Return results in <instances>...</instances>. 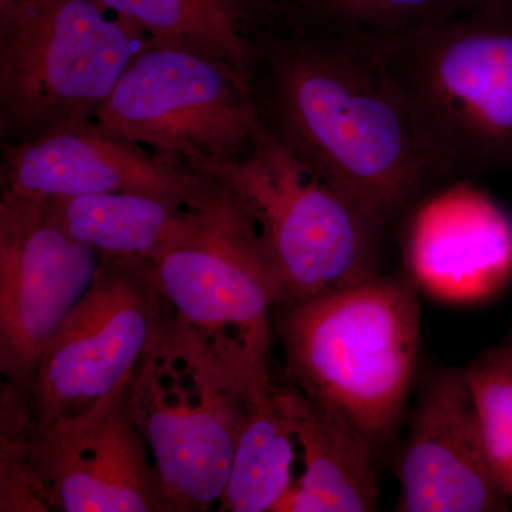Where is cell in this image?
<instances>
[{
  "label": "cell",
  "mask_w": 512,
  "mask_h": 512,
  "mask_svg": "<svg viewBox=\"0 0 512 512\" xmlns=\"http://www.w3.org/2000/svg\"><path fill=\"white\" fill-rule=\"evenodd\" d=\"M276 309L289 384L345 417L376 448L392 439L419 359L414 282L379 274Z\"/></svg>",
  "instance_id": "2"
},
{
  "label": "cell",
  "mask_w": 512,
  "mask_h": 512,
  "mask_svg": "<svg viewBox=\"0 0 512 512\" xmlns=\"http://www.w3.org/2000/svg\"><path fill=\"white\" fill-rule=\"evenodd\" d=\"M93 121L192 167L242 156L261 127L247 74L200 50L156 42L131 60Z\"/></svg>",
  "instance_id": "8"
},
{
  "label": "cell",
  "mask_w": 512,
  "mask_h": 512,
  "mask_svg": "<svg viewBox=\"0 0 512 512\" xmlns=\"http://www.w3.org/2000/svg\"><path fill=\"white\" fill-rule=\"evenodd\" d=\"M366 40L454 177L512 170V0Z\"/></svg>",
  "instance_id": "3"
},
{
  "label": "cell",
  "mask_w": 512,
  "mask_h": 512,
  "mask_svg": "<svg viewBox=\"0 0 512 512\" xmlns=\"http://www.w3.org/2000/svg\"><path fill=\"white\" fill-rule=\"evenodd\" d=\"M303 2H306V0H279L282 16H285L286 13H289L291 10L298 8V6L302 5Z\"/></svg>",
  "instance_id": "22"
},
{
  "label": "cell",
  "mask_w": 512,
  "mask_h": 512,
  "mask_svg": "<svg viewBox=\"0 0 512 512\" xmlns=\"http://www.w3.org/2000/svg\"><path fill=\"white\" fill-rule=\"evenodd\" d=\"M148 42L200 50L225 60L252 82L254 43L211 0H93Z\"/></svg>",
  "instance_id": "17"
},
{
  "label": "cell",
  "mask_w": 512,
  "mask_h": 512,
  "mask_svg": "<svg viewBox=\"0 0 512 512\" xmlns=\"http://www.w3.org/2000/svg\"><path fill=\"white\" fill-rule=\"evenodd\" d=\"M25 389L6 384L0 417V511H50L40 490L32 460L30 440L37 426L35 410L28 406Z\"/></svg>",
  "instance_id": "20"
},
{
  "label": "cell",
  "mask_w": 512,
  "mask_h": 512,
  "mask_svg": "<svg viewBox=\"0 0 512 512\" xmlns=\"http://www.w3.org/2000/svg\"><path fill=\"white\" fill-rule=\"evenodd\" d=\"M485 0H306L282 19L285 28L382 39L443 22Z\"/></svg>",
  "instance_id": "18"
},
{
  "label": "cell",
  "mask_w": 512,
  "mask_h": 512,
  "mask_svg": "<svg viewBox=\"0 0 512 512\" xmlns=\"http://www.w3.org/2000/svg\"><path fill=\"white\" fill-rule=\"evenodd\" d=\"M505 340H508V342H512V329H511L510 335H508V338Z\"/></svg>",
  "instance_id": "23"
},
{
  "label": "cell",
  "mask_w": 512,
  "mask_h": 512,
  "mask_svg": "<svg viewBox=\"0 0 512 512\" xmlns=\"http://www.w3.org/2000/svg\"><path fill=\"white\" fill-rule=\"evenodd\" d=\"M195 168L220 180L254 221L278 284V306L379 275L382 225L303 164L262 121L242 156Z\"/></svg>",
  "instance_id": "5"
},
{
  "label": "cell",
  "mask_w": 512,
  "mask_h": 512,
  "mask_svg": "<svg viewBox=\"0 0 512 512\" xmlns=\"http://www.w3.org/2000/svg\"><path fill=\"white\" fill-rule=\"evenodd\" d=\"M266 386L249 387L165 303L128 403L170 512L220 504L252 396Z\"/></svg>",
  "instance_id": "4"
},
{
  "label": "cell",
  "mask_w": 512,
  "mask_h": 512,
  "mask_svg": "<svg viewBox=\"0 0 512 512\" xmlns=\"http://www.w3.org/2000/svg\"><path fill=\"white\" fill-rule=\"evenodd\" d=\"M146 37L93 0H0V144L79 130Z\"/></svg>",
  "instance_id": "6"
},
{
  "label": "cell",
  "mask_w": 512,
  "mask_h": 512,
  "mask_svg": "<svg viewBox=\"0 0 512 512\" xmlns=\"http://www.w3.org/2000/svg\"><path fill=\"white\" fill-rule=\"evenodd\" d=\"M147 259L161 298L184 325L252 389L272 382L278 284L254 221L225 185L217 205Z\"/></svg>",
  "instance_id": "7"
},
{
  "label": "cell",
  "mask_w": 512,
  "mask_h": 512,
  "mask_svg": "<svg viewBox=\"0 0 512 512\" xmlns=\"http://www.w3.org/2000/svg\"><path fill=\"white\" fill-rule=\"evenodd\" d=\"M403 512L507 510L478 423L466 369H437L421 384L399 468Z\"/></svg>",
  "instance_id": "13"
},
{
  "label": "cell",
  "mask_w": 512,
  "mask_h": 512,
  "mask_svg": "<svg viewBox=\"0 0 512 512\" xmlns=\"http://www.w3.org/2000/svg\"><path fill=\"white\" fill-rule=\"evenodd\" d=\"M45 200L53 220L76 241L101 255L141 258L181 237L201 211L128 192L60 195Z\"/></svg>",
  "instance_id": "15"
},
{
  "label": "cell",
  "mask_w": 512,
  "mask_h": 512,
  "mask_svg": "<svg viewBox=\"0 0 512 512\" xmlns=\"http://www.w3.org/2000/svg\"><path fill=\"white\" fill-rule=\"evenodd\" d=\"M165 302L141 256L101 255L92 288L40 357L30 393L37 424L86 412L136 369Z\"/></svg>",
  "instance_id": "9"
},
{
  "label": "cell",
  "mask_w": 512,
  "mask_h": 512,
  "mask_svg": "<svg viewBox=\"0 0 512 512\" xmlns=\"http://www.w3.org/2000/svg\"><path fill=\"white\" fill-rule=\"evenodd\" d=\"M293 431L275 399V384L256 392L220 500L229 512H275L291 490Z\"/></svg>",
  "instance_id": "16"
},
{
  "label": "cell",
  "mask_w": 512,
  "mask_h": 512,
  "mask_svg": "<svg viewBox=\"0 0 512 512\" xmlns=\"http://www.w3.org/2000/svg\"><path fill=\"white\" fill-rule=\"evenodd\" d=\"M252 43L281 28L279 0H211Z\"/></svg>",
  "instance_id": "21"
},
{
  "label": "cell",
  "mask_w": 512,
  "mask_h": 512,
  "mask_svg": "<svg viewBox=\"0 0 512 512\" xmlns=\"http://www.w3.org/2000/svg\"><path fill=\"white\" fill-rule=\"evenodd\" d=\"M259 119L383 228L454 177L363 37L279 28L254 43Z\"/></svg>",
  "instance_id": "1"
},
{
  "label": "cell",
  "mask_w": 512,
  "mask_h": 512,
  "mask_svg": "<svg viewBox=\"0 0 512 512\" xmlns=\"http://www.w3.org/2000/svg\"><path fill=\"white\" fill-rule=\"evenodd\" d=\"M101 254L50 215L45 198H0V369L29 390L40 357L92 288Z\"/></svg>",
  "instance_id": "10"
},
{
  "label": "cell",
  "mask_w": 512,
  "mask_h": 512,
  "mask_svg": "<svg viewBox=\"0 0 512 512\" xmlns=\"http://www.w3.org/2000/svg\"><path fill=\"white\" fill-rule=\"evenodd\" d=\"M466 376L491 466L512 498V342L478 356Z\"/></svg>",
  "instance_id": "19"
},
{
  "label": "cell",
  "mask_w": 512,
  "mask_h": 512,
  "mask_svg": "<svg viewBox=\"0 0 512 512\" xmlns=\"http://www.w3.org/2000/svg\"><path fill=\"white\" fill-rule=\"evenodd\" d=\"M275 399L302 447L305 464L275 512L376 511L379 484L372 441L292 384H275Z\"/></svg>",
  "instance_id": "14"
},
{
  "label": "cell",
  "mask_w": 512,
  "mask_h": 512,
  "mask_svg": "<svg viewBox=\"0 0 512 512\" xmlns=\"http://www.w3.org/2000/svg\"><path fill=\"white\" fill-rule=\"evenodd\" d=\"M130 377L86 412L37 424L30 460L50 511L170 512L131 416Z\"/></svg>",
  "instance_id": "11"
},
{
  "label": "cell",
  "mask_w": 512,
  "mask_h": 512,
  "mask_svg": "<svg viewBox=\"0 0 512 512\" xmlns=\"http://www.w3.org/2000/svg\"><path fill=\"white\" fill-rule=\"evenodd\" d=\"M3 190L50 198L128 192L183 207H214L224 190L217 178L187 161L114 137L94 121L22 144L2 147Z\"/></svg>",
  "instance_id": "12"
}]
</instances>
